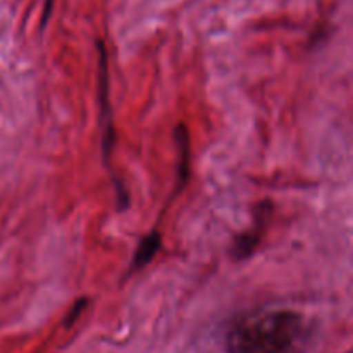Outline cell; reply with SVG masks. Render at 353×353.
I'll return each mask as SVG.
<instances>
[{"mask_svg": "<svg viewBox=\"0 0 353 353\" xmlns=\"http://www.w3.org/2000/svg\"><path fill=\"white\" fill-rule=\"evenodd\" d=\"M85 305H86V300H79V302H76V305L72 307V310H71V312H69V317H68V319H65V326L69 327L72 323H74L76 319H78L79 314H81L83 309H85Z\"/></svg>", "mask_w": 353, "mask_h": 353, "instance_id": "cell-5", "label": "cell"}, {"mask_svg": "<svg viewBox=\"0 0 353 353\" xmlns=\"http://www.w3.org/2000/svg\"><path fill=\"white\" fill-rule=\"evenodd\" d=\"M107 54L105 50H100V100H102V138H103V159L109 161V154L112 150L114 134H112V121H110V103H109V76H107Z\"/></svg>", "mask_w": 353, "mask_h": 353, "instance_id": "cell-3", "label": "cell"}, {"mask_svg": "<svg viewBox=\"0 0 353 353\" xmlns=\"http://www.w3.org/2000/svg\"><path fill=\"white\" fill-rule=\"evenodd\" d=\"M271 210H272V205L268 202L261 203V205L255 209V219H254V224H252V228L247 231V233H241L240 236L234 240V247H233L234 257L236 259L248 257V255L259 247L262 236L265 234V230H268Z\"/></svg>", "mask_w": 353, "mask_h": 353, "instance_id": "cell-2", "label": "cell"}, {"mask_svg": "<svg viewBox=\"0 0 353 353\" xmlns=\"http://www.w3.org/2000/svg\"><path fill=\"white\" fill-rule=\"evenodd\" d=\"M159 248H161V234H159V231H154L152 234L145 236L143 240H141V243L138 245L131 269H133V271H138V269L145 268V265L154 259V255L157 254Z\"/></svg>", "mask_w": 353, "mask_h": 353, "instance_id": "cell-4", "label": "cell"}, {"mask_svg": "<svg viewBox=\"0 0 353 353\" xmlns=\"http://www.w3.org/2000/svg\"><path fill=\"white\" fill-rule=\"evenodd\" d=\"M310 323L296 310L259 309L231 321L224 334L228 353H303Z\"/></svg>", "mask_w": 353, "mask_h": 353, "instance_id": "cell-1", "label": "cell"}, {"mask_svg": "<svg viewBox=\"0 0 353 353\" xmlns=\"http://www.w3.org/2000/svg\"><path fill=\"white\" fill-rule=\"evenodd\" d=\"M52 6H54V0H45V10H43V21H41V26H45V23H47L48 16H50L52 12Z\"/></svg>", "mask_w": 353, "mask_h": 353, "instance_id": "cell-6", "label": "cell"}]
</instances>
